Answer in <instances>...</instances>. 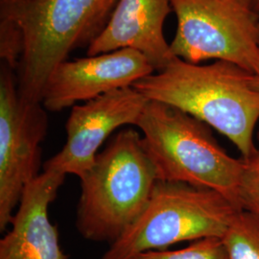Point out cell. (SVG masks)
<instances>
[{"mask_svg":"<svg viewBox=\"0 0 259 259\" xmlns=\"http://www.w3.org/2000/svg\"><path fill=\"white\" fill-rule=\"evenodd\" d=\"M254 4H255V7L259 12V0H254Z\"/></svg>","mask_w":259,"mask_h":259,"instance_id":"obj_16","label":"cell"},{"mask_svg":"<svg viewBox=\"0 0 259 259\" xmlns=\"http://www.w3.org/2000/svg\"><path fill=\"white\" fill-rule=\"evenodd\" d=\"M256 148L253 154L243 158V171L239 185V202L242 210L252 214L259 221V129Z\"/></svg>","mask_w":259,"mask_h":259,"instance_id":"obj_14","label":"cell"},{"mask_svg":"<svg viewBox=\"0 0 259 259\" xmlns=\"http://www.w3.org/2000/svg\"><path fill=\"white\" fill-rule=\"evenodd\" d=\"M76 228L85 240L112 244L136 222L158 181L142 136L121 130L80 178Z\"/></svg>","mask_w":259,"mask_h":259,"instance_id":"obj_3","label":"cell"},{"mask_svg":"<svg viewBox=\"0 0 259 259\" xmlns=\"http://www.w3.org/2000/svg\"><path fill=\"white\" fill-rule=\"evenodd\" d=\"M158 181L215 190L240 210L243 158L229 155L211 127L164 103L149 100L137 123Z\"/></svg>","mask_w":259,"mask_h":259,"instance_id":"obj_4","label":"cell"},{"mask_svg":"<svg viewBox=\"0 0 259 259\" xmlns=\"http://www.w3.org/2000/svg\"><path fill=\"white\" fill-rule=\"evenodd\" d=\"M48 116L41 103L22 99L16 70L0 61V231L14 217L25 187L38 174Z\"/></svg>","mask_w":259,"mask_h":259,"instance_id":"obj_7","label":"cell"},{"mask_svg":"<svg viewBox=\"0 0 259 259\" xmlns=\"http://www.w3.org/2000/svg\"><path fill=\"white\" fill-rule=\"evenodd\" d=\"M155 72L145 56L128 48L65 60L49 76L41 104L47 111H63L78 102H88L103 94L133 87Z\"/></svg>","mask_w":259,"mask_h":259,"instance_id":"obj_9","label":"cell"},{"mask_svg":"<svg viewBox=\"0 0 259 259\" xmlns=\"http://www.w3.org/2000/svg\"><path fill=\"white\" fill-rule=\"evenodd\" d=\"M250 83L254 89L259 91V76L250 75Z\"/></svg>","mask_w":259,"mask_h":259,"instance_id":"obj_15","label":"cell"},{"mask_svg":"<svg viewBox=\"0 0 259 259\" xmlns=\"http://www.w3.org/2000/svg\"><path fill=\"white\" fill-rule=\"evenodd\" d=\"M65 180V175L44 171L25 187L12 229L0 240V259H67L57 226L48 217V207Z\"/></svg>","mask_w":259,"mask_h":259,"instance_id":"obj_11","label":"cell"},{"mask_svg":"<svg viewBox=\"0 0 259 259\" xmlns=\"http://www.w3.org/2000/svg\"><path fill=\"white\" fill-rule=\"evenodd\" d=\"M238 211L212 189L157 181L144 210L101 259H131L185 241L222 238Z\"/></svg>","mask_w":259,"mask_h":259,"instance_id":"obj_5","label":"cell"},{"mask_svg":"<svg viewBox=\"0 0 259 259\" xmlns=\"http://www.w3.org/2000/svg\"><path fill=\"white\" fill-rule=\"evenodd\" d=\"M131 259H229L222 238L209 237L193 241L181 250H149Z\"/></svg>","mask_w":259,"mask_h":259,"instance_id":"obj_13","label":"cell"},{"mask_svg":"<svg viewBox=\"0 0 259 259\" xmlns=\"http://www.w3.org/2000/svg\"><path fill=\"white\" fill-rule=\"evenodd\" d=\"M177 31L172 54L200 65L224 61L259 76V12L254 0H170Z\"/></svg>","mask_w":259,"mask_h":259,"instance_id":"obj_6","label":"cell"},{"mask_svg":"<svg viewBox=\"0 0 259 259\" xmlns=\"http://www.w3.org/2000/svg\"><path fill=\"white\" fill-rule=\"evenodd\" d=\"M250 73L229 62L196 65L175 57L133 87L148 100L164 103L203 121L232 141L243 158L256 148L259 91Z\"/></svg>","mask_w":259,"mask_h":259,"instance_id":"obj_2","label":"cell"},{"mask_svg":"<svg viewBox=\"0 0 259 259\" xmlns=\"http://www.w3.org/2000/svg\"><path fill=\"white\" fill-rule=\"evenodd\" d=\"M118 0H0V60L19 95L41 103L47 80L72 51L89 47Z\"/></svg>","mask_w":259,"mask_h":259,"instance_id":"obj_1","label":"cell"},{"mask_svg":"<svg viewBox=\"0 0 259 259\" xmlns=\"http://www.w3.org/2000/svg\"><path fill=\"white\" fill-rule=\"evenodd\" d=\"M171 12L170 0H118L108 23L87 48V54L134 49L148 59L156 72L161 70L175 58L163 33Z\"/></svg>","mask_w":259,"mask_h":259,"instance_id":"obj_10","label":"cell"},{"mask_svg":"<svg viewBox=\"0 0 259 259\" xmlns=\"http://www.w3.org/2000/svg\"><path fill=\"white\" fill-rule=\"evenodd\" d=\"M148 99L129 87L72 107L65 123L64 147L44 165V171L79 179L93 165L98 150L111 134L126 125H135Z\"/></svg>","mask_w":259,"mask_h":259,"instance_id":"obj_8","label":"cell"},{"mask_svg":"<svg viewBox=\"0 0 259 259\" xmlns=\"http://www.w3.org/2000/svg\"><path fill=\"white\" fill-rule=\"evenodd\" d=\"M229 259H259V221L250 213H236L222 237Z\"/></svg>","mask_w":259,"mask_h":259,"instance_id":"obj_12","label":"cell"}]
</instances>
